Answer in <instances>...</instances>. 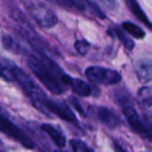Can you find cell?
I'll list each match as a JSON object with an SVG mask.
<instances>
[{"mask_svg": "<svg viewBox=\"0 0 152 152\" xmlns=\"http://www.w3.org/2000/svg\"><path fill=\"white\" fill-rule=\"evenodd\" d=\"M123 114H124L125 118H126L128 124L130 125V127L133 129V131H135L137 133H139L140 135L143 134L144 132V120L142 117H140V115L137 114V112L135 110V108L132 105L124 106L122 107Z\"/></svg>", "mask_w": 152, "mask_h": 152, "instance_id": "cell-10", "label": "cell"}, {"mask_svg": "<svg viewBox=\"0 0 152 152\" xmlns=\"http://www.w3.org/2000/svg\"><path fill=\"white\" fill-rule=\"evenodd\" d=\"M24 5L30 17L41 27L51 28L57 24L58 18L54 11L40 0H26Z\"/></svg>", "mask_w": 152, "mask_h": 152, "instance_id": "cell-3", "label": "cell"}, {"mask_svg": "<svg viewBox=\"0 0 152 152\" xmlns=\"http://www.w3.org/2000/svg\"><path fill=\"white\" fill-rule=\"evenodd\" d=\"M114 148H115V150H116L117 152H127L126 150L122 147V146H120L118 143H116V142L114 143Z\"/></svg>", "mask_w": 152, "mask_h": 152, "instance_id": "cell-25", "label": "cell"}, {"mask_svg": "<svg viewBox=\"0 0 152 152\" xmlns=\"http://www.w3.org/2000/svg\"><path fill=\"white\" fill-rule=\"evenodd\" d=\"M122 28L124 31H126L127 34H129L130 36H132L133 38L137 39V40H142L146 36L145 31L140 26L135 25V24L131 23V22H124L122 24Z\"/></svg>", "mask_w": 152, "mask_h": 152, "instance_id": "cell-16", "label": "cell"}, {"mask_svg": "<svg viewBox=\"0 0 152 152\" xmlns=\"http://www.w3.org/2000/svg\"><path fill=\"white\" fill-rule=\"evenodd\" d=\"M41 130L44 131L49 137L53 141V143L59 148L65 147L66 145V137L61 129L55 127L51 124H43L41 125Z\"/></svg>", "mask_w": 152, "mask_h": 152, "instance_id": "cell-11", "label": "cell"}, {"mask_svg": "<svg viewBox=\"0 0 152 152\" xmlns=\"http://www.w3.org/2000/svg\"><path fill=\"white\" fill-rule=\"evenodd\" d=\"M71 146L73 152H94L85 142L80 140H71Z\"/></svg>", "mask_w": 152, "mask_h": 152, "instance_id": "cell-21", "label": "cell"}, {"mask_svg": "<svg viewBox=\"0 0 152 152\" xmlns=\"http://www.w3.org/2000/svg\"><path fill=\"white\" fill-rule=\"evenodd\" d=\"M45 110H46V115H55L61 120L67 121V122L78 126V121H77L76 116L71 110V108L64 102L54 101V100L49 98L46 105H45Z\"/></svg>", "mask_w": 152, "mask_h": 152, "instance_id": "cell-6", "label": "cell"}, {"mask_svg": "<svg viewBox=\"0 0 152 152\" xmlns=\"http://www.w3.org/2000/svg\"><path fill=\"white\" fill-rule=\"evenodd\" d=\"M27 66L36 77L53 94L59 95L65 91V85L63 81L64 72L59 67L49 58L47 54L34 53L27 54Z\"/></svg>", "mask_w": 152, "mask_h": 152, "instance_id": "cell-1", "label": "cell"}, {"mask_svg": "<svg viewBox=\"0 0 152 152\" xmlns=\"http://www.w3.org/2000/svg\"><path fill=\"white\" fill-rule=\"evenodd\" d=\"M112 97L121 107L131 105V96L125 88H117L113 90Z\"/></svg>", "mask_w": 152, "mask_h": 152, "instance_id": "cell-14", "label": "cell"}, {"mask_svg": "<svg viewBox=\"0 0 152 152\" xmlns=\"http://www.w3.org/2000/svg\"><path fill=\"white\" fill-rule=\"evenodd\" d=\"M70 101L72 102V105L74 106V108H75V110H78V112L80 113L81 115H86V114H85V112H83V110L80 107V105H79V102L77 101V99H75V98L71 97V98H70Z\"/></svg>", "mask_w": 152, "mask_h": 152, "instance_id": "cell-24", "label": "cell"}, {"mask_svg": "<svg viewBox=\"0 0 152 152\" xmlns=\"http://www.w3.org/2000/svg\"><path fill=\"white\" fill-rule=\"evenodd\" d=\"M63 81L65 87H70L76 95H79L81 97H89L93 93V88L91 87V85L83 81V79L72 78L68 74H64Z\"/></svg>", "mask_w": 152, "mask_h": 152, "instance_id": "cell-8", "label": "cell"}, {"mask_svg": "<svg viewBox=\"0 0 152 152\" xmlns=\"http://www.w3.org/2000/svg\"><path fill=\"white\" fill-rule=\"evenodd\" d=\"M113 32H114V34L118 38V40L122 43V45L127 50H132V49L134 48V42H133L130 38H128V37L126 36V34H125L121 28H119V27L113 28Z\"/></svg>", "mask_w": 152, "mask_h": 152, "instance_id": "cell-17", "label": "cell"}, {"mask_svg": "<svg viewBox=\"0 0 152 152\" xmlns=\"http://www.w3.org/2000/svg\"><path fill=\"white\" fill-rule=\"evenodd\" d=\"M2 43H3V46L10 51H14V52L18 53L22 50L21 46H20V45L10 36H3Z\"/></svg>", "mask_w": 152, "mask_h": 152, "instance_id": "cell-20", "label": "cell"}, {"mask_svg": "<svg viewBox=\"0 0 152 152\" xmlns=\"http://www.w3.org/2000/svg\"><path fill=\"white\" fill-rule=\"evenodd\" d=\"M61 5L77 11H86V0H57Z\"/></svg>", "mask_w": 152, "mask_h": 152, "instance_id": "cell-18", "label": "cell"}, {"mask_svg": "<svg viewBox=\"0 0 152 152\" xmlns=\"http://www.w3.org/2000/svg\"><path fill=\"white\" fill-rule=\"evenodd\" d=\"M137 101L142 107H152V87H142L139 89Z\"/></svg>", "mask_w": 152, "mask_h": 152, "instance_id": "cell-15", "label": "cell"}, {"mask_svg": "<svg viewBox=\"0 0 152 152\" xmlns=\"http://www.w3.org/2000/svg\"><path fill=\"white\" fill-rule=\"evenodd\" d=\"M144 120V132L142 137L147 139L149 142L152 143V116H148V115H144L143 116Z\"/></svg>", "mask_w": 152, "mask_h": 152, "instance_id": "cell-19", "label": "cell"}, {"mask_svg": "<svg viewBox=\"0 0 152 152\" xmlns=\"http://www.w3.org/2000/svg\"><path fill=\"white\" fill-rule=\"evenodd\" d=\"M108 11H115L118 9V3L116 0H97Z\"/></svg>", "mask_w": 152, "mask_h": 152, "instance_id": "cell-23", "label": "cell"}, {"mask_svg": "<svg viewBox=\"0 0 152 152\" xmlns=\"http://www.w3.org/2000/svg\"><path fill=\"white\" fill-rule=\"evenodd\" d=\"M134 70L141 83H146L152 81V58L143 57L135 61Z\"/></svg>", "mask_w": 152, "mask_h": 152, "instance_id": "cell-9", "label": "cell"}, {"mask_svg": "<svg viewBox=\"0 0 152 152\" xmlns=\"http://www.w3.org/2000/svg\"><path fill=\"white\" fill-rule=\"evenodd\" d=\"M51 1H54V0H51Z\"/></svg>", "mask_w": 152, "mask_h": 152, "instance_id": "cell-27", "label": "cell"}, {"mask_svg": "<svg viewBox=\"0 0 152 152\" xmlns=\"http://www.w3.org/2000/svg\"><path fill=\"white\" fill-rule=\"evenodd\" d=\"M91 110L94 116L110 128H117L121 125L120 117L110 108L104 106H93Z\"/></svg>", "mask_w": 152, "mask_h": 152, "instance_id": "cell-7", "label": "cell"}, {"mask_svg": "<svg viewBox=\"0 0 152 152\" xmlns=\"http://www.w3.org/2000/svg\"><path fill=\"white\" fill-rule=\"evenodd\" d=\"M54 152H61V151H54Z\"/></svg>", "mask_w": 152, "mask_h": 152, "instance_id": "cell-26", "label": "cell"}, {"mask_svg": "<svg viewBox=\"0 0 152 152\" xmlns=\"http://www.w3.org/2000/svg\"><path fill=\"white\" fill-rule=\"evenodd\" d=\"M86 76L91 83L101 86H116L122 80V76L118 71L103 67L88 68Z\"/></svg>", "mask_w": 152, "mask_h": 152, "instance_id": "cell-5", "label": "cell"}, {"mask_svg": "<svg viewBox=\"0 0 152 152\" xmlns=\"http://www.w3.org/2000/svg\"><path fill=\"white\" fill-rule=\"evenodd\" d=\"M127 7L129 9V11L132 13V15L137 18L139 21H141L143 24H145L149 29L152 30V22L149 20V18L147 17V15L145 14V12L142 10L141 5L139 4L137 0H125Z\"/></svg>", "mask_w": 152, "mask_h": 152, "instance_id": "cell-12", "label": "cell"}, {"mask_svg": "<svg viewBox=\"0 0 152 152\" xmlns=\"http://www.w3.org/2000/svg\"><path fill=\"white\" fill-rule=\"evenodd\" d=\"M0 132L18 142L27 149L34 148V142L9 118L7 113L2 107H0Z\"/></svg>", "mask_w": 152, "mask_h": 152, "instance_id": "cell-4", "label": "cell"}, {"mask_svg": "<svg viewBox=\"0 0 152 152\" xmlns=\"http://www.w3.org/2000/svg\"><path fill=\"white\" fill-rule=\"evenodd\" d=\"M17 67L10 59L0 57V77L9 83L15 81V70Z\"/></svg>", "mask_w": 152, "mask_h": 152, "instance_id": "cell-13", "label": "cell"}, {"mask_svg": "<svg viewBox=\"0 0 152 152\" xmlns=\"http://www.w3.org/2000/svg\"><path fill=\"white\" fill-rule=\"evenodd\" d=\"M74 47H75V50L77 51L79 54L86 55L89 52L90 48H91V44H90L89 42H87L86 40H78L75 42Z\"/></svg>", "mask_w": 152, "mask_h": 152, "instance_id": "cell-22", "label": "cell"}, {"mask_svg": "<svg viewBox=\"0 0 152 152\" xmlns=\"http://www.w3.org/2000/svg\"><path fill=\"white\" fill-rule=\"evenodd\" d=\"M15 81L19 83L20 87L25 92L26 96L30 99L32 105L42 112L43 114H46L45 110V105L49 98L46 96V94L30 79V77L23 72L19 67L16 68L15 70Z\"/></svg>", "mask_w": 152, "mask_h": 152, "instance_id": "cell-2", "label": "cell"}]
</instances>
